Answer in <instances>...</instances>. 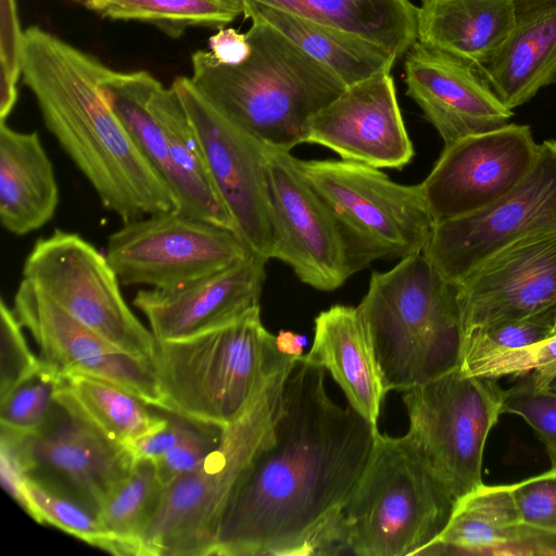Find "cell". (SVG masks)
Here are the masks:
<instances>
[{"instance_id": "39", "label": "cell", "mask_w": 556, "mask_h": 556, "mask_svg": "<svg viewBox=\"0 0 556 556\" xmlns=\"http://www.w3.org/2000/svg\"><path fill=\"white\" fill-rule=\"evenodd\" d=\"M23 326L13 308L5 301L0 302V399L14 388L36 375L42 367L40 357H36L22 331Z\"/></svg>"}, {"instance_id": "16", "label": "cell", "mask_w": 556, "mask_h": 556, "mask_svg": "<svg viewBox=\"0 0 556 556\" xmlns=\"http://www.w3.org/2000/svg\"><path fill=\"white\" fill-rule=\"evenodd\" d=\"M13 312L36 342L41 361L62 378L80 374L113 383L162 409L150 359L130 354L86 327L31 282L22 279Z\"/></svg>"}, {"instance_id": "22", "label": "cell", "mask_w": 556, "mask_h": 556, "mask_svg": "<svg viewBox=\"0 0 556 556\" xmlns=\"http://www.w3.org/2000/svg\"><path fill=\"white\" fill-rule=\"evenodd\" d=\"M515 23L503 45L473 67L514 110L556 84V0H513Z\"/></svg>"}, {"instance_id": "36", "label": "cell", "mask_w": 556, "mask_h": 556, "mask_svg": "<svg viewBox=\"0 0 556 556\" xmlns=\"http://www.w3.org/2000/svg\"><path fill=\"white\" fill-rule=\"evenodd\" d=\"M63 378L42 362L41 369L0 399V426L15 434L39 432L49 421Z\"/></svg>"}, {"instance_id": "31", "label": "cell", "mask_w": 556, "mask_h": 556, "mask_svg": "<svg viewBox=\"0 0 556 556\" xmlns=\"http://www.w3.org/2000/svg\"><path fill=\"white\" fill-rule=\"evenodd\" d=\"M159 83L144 71L121 73L108 67L100 88L136 147L168 187L170 163L165 136L149 108Z\"/></svg>"}, {"instance_id": "1", "label": "cell", "mask_w": 556, "mask_h": 556, "mask_svg": "<svg viewBox=\"0 0 556 556\" xmlns=\"http://www.w3.org/2000/svg\"><path fill=\"white\" fill-rule=\"evenodd\" d=\"M379 430L331 400L325 369L301 357L286 376L271 435L220 519L210 555H320Z\"/></svg>"}, {"instance_id": "26", "label": "cell", "mask_w": 556, "mask_h": 556, "mask_svg": "<svg viewBox=\"0 0 556 556\" xmlns=\"http://www.w3.org/2000/svg\"><path fill=\"white\" fill-rule=\"evenodd\" d=\"M514 23L513 0H421L417 40L476 67L503 45Z\"/></svg>"}, {"instance_id": "34", "label": "cell", "mask_w": 556, "mask_h": 556, "mask_svg": "<svg viewBox=\"0 0 556 556\" xmlns=\"http://www.w3.org/2000/svg\"><path fill=\"white\" fill-rule=\"evenodd\" d=\"M25 489L31 508L30 517L35 521L49 523L89 545L114 553L112 540L97 513L77 496L65 495L34 475H26Z\"/></svg>"}, {"instance_id": "45", "label": "cell", "mask_w": 556, "mask_h": 556, "mask_svg": "<svg viewBox=\"0 0 556 556\" xmlns=\"http://www.w3.org/2000/svg\"><path fill=\"white\" fill-rule=\"evenodd\" d=\"M26 472L4 446L0 445V476L3 489L30 516L31 508L25 489Z\"/></svg>"}, {"instance_id": "12", "label": "cell", "mask_w": 556, "mask_h": 556, "mask_svg": "<svg viewBox=\"0 0 556 556\" xmlns=\"http://www.w3.org/2000/svg\"><path fill=\"white\" fill-rule=\"evenodd\" d=\"M252 252L236 231L172 210L123 223L109 237L105 256L122 285L165 289Z\"/></svg>"}, {"instance_id": "47", "label": "cell", "mask_w": 556, "mask_h": 556, "mask_svg": "<svg viewBox=\"0 0 556 556\" xmlns=\"http://www.w3.org/2000/svg\"><path fill=\"white\" fill-rule=\"evenodd\" d=\"M545 388L556 391V375L548 381Z\"/></svg>"}, {"instance_id": "43", "label": "cell", "mask_w": 556, "mask_h": 556, "mask_svg": "<svg viewBox=\"0 0 556 556\" xmlns=\"http://www.w3.org/2000/svg\"><path fill=\"white\" fill-rule=\"evenodd\" d=\"M194 424V421L173 415L172 418H167V422L163 427L132 441L126 451L134 462L141 459L154 462L177 445Z\"/></svg>"}, {"instance_id": "21", "label": "cell", "mask_w": 556, "mask_h": 556, "mask_svg": "<svg viewBox=\"0 0 556 556\" xmlns=\"http://www.w3.org/2000/svg\"><path fill=\"white\" fill-rule=\"evenodd\" d=\"M267 261L252 252L231 266L187 283L139 290L132 304L147 317L156 341L190 336L260 306Z\"/></svg>"}, {"instance_id": "9", "label": "cell", "mask_w": 556, "mask_h": 556, "mask_svg": "<svg viewBox=\"0 0 556 556\" xmlns=\"http://www.w3.org/2000/svg\"><path fill=\"white\" fill-rule=\"evenodd\" d=\"M497 380L467 375L457 365L403 395L406 434L455 500L482 484L485 441L503 414Z\"/></svg>"}, {"instance_id": "10", "label": "cell", "mask_w": 556, "mask_h": 556, "mask_svg": "<svg viewBox=\"0 0 556 556\" xmlns=\"http://www.w3.org/2000/svg\"><path fill=\"white\" fill-rule=\"evenodd\" d=\"M23 279L111 343L152 361L156 339L125 302L105 254L81 236L55 229L39 238L24 262Z\"/></svg>"}, {"instance_id": "37", "label": "cell", "mask_w": 556, "mask_h": 556, "mask_svg": "<svg viewBox=\"0 0 556 556\" xmlns=\"http://www.w3.org/2000/svg\"><path fill=\"white\" fill-rule=\"evenodd\" d=\"M459 367L467 375L497 379L529 374L536 386L545 388L556 375V333L525 348L464 362Z\"/></svg>"}, {"instance_id": "44", "label": "cell", "mask_w": 556, "mask_h": 556, "mask_svg": "<svg viewBox=\"0 0 556 556\" xmlns=\"http://www.w3.org/2000/svg\"><path fill=\"white\" fill-rule=\"evenodd\" d=\"M208 46L213 55L224 64L236 65L243 62L251 52L247 34L235 28H220L210 37Z\"/></svg>"}, {"instance_id": "28", "label": "cell", "mask_w": 556, "mask_h": 556, "mask_svg": "<svg viewBox=\"0 0 556 556\" xmlns=\"http://www.w3.org/2000/svg\"><path fill=\"white\" fill-rule=\"evenodd\" d=\"M242 2L245 17L281 33L331 71L346 87L390 74L397 60L383 48L341 29L256 2Z\"/></svg>"}, {"instance_id": "29", "label": "cell", "mask_w": 556, "mask_h": 556, "mask_svg": "<svg viewBox=\"0 0 556 556\" xmlns=\"http://www.w3.org/2000/svg\"><path fill=\"white\" fill-rule=\"evenodd\" d=\"M331 26L372 42L396 59L417 40L409 0H245Z\"/></svg>"}, {"instance_id": "18", "label": "cell", "mask_w": 556, "mask_h": 556, "mask_svg": "<svg viewBox=\"0 0 556 556\" xmlns=\"http://www.w3.org/2000/svg\"><path fill=\"white\" fill-rule=\"evenodd\" d=\"M462 338L556 303V231L520 240L494 254L458 283Z\"/></svg>"}, {"instance_id": "15", "label": "cell", "mask_w": 556, "mask_h": 556, "mask_svg": "<svg viewBox=\"0 0 556 556\" xmlns=\"http://www.w3.org/2000/svg\"><path fill=\"white\" fill-rule=\"evenodd\" d=\"M538 150L530 127L519 124L444 146L420 184L435 223L471 213L506 194L530 172Z\"/></svg>"}, {"instance_id": "42", "label": "cell", "mask_w": 556, "mask_h": 556, "mask_svg": "<svg viewBox=\"0 0 556 556\" xmlns=\"http://www.w3.org/2000/svg\"><path fill=\"white\" fill-rule=\"evenodd\" d=\"M2 16L7 22V48L2 49L0 122L12 112L17 100L16 83L21 74L23 33L20 31L14 0H2Z\"/></svg>"}, {"instance_id": "33", "label": "cell", "mask_w": 556, "mask_h": 556, "mask_svg": "<svg viewBox=\"0 0 556 556\" xmlns=\"http://www.w3.org/2000/svg\"><path fill=\"white\" fill-rule=\"evenodd\" d=\"M113 20L151 23L167 35L179 36L187 27H218L243 14L242 0H77Z\"/></svg>"}, {"instance_id": "38", "label": "cell", "mask_w": 556, "mask_h": 556, "mask_svg": "<svg viewBox=\"0 0 556 556\" xmlns=\"http://www.w3.org/2000/svg\"><path fill=\"white\" fill-rule=\"evenodd\" d=\"M502 413L520 416L534 430L556 468V391L536 386L529 374L504 391Z\"/></svg>"}, {"instance_id": "20", "label": "cell", "mask_w": 556, "mask_h": 556, "mask_svg": "<svg viewBox=\"0 0 556 556\" xmlns=\"http://www.w3.org/2000/svg\"><path fill=\"white\" fill-rule=\"evenodd\" d=\"M406 94L444 146L501 127L514 115L465 61L416 40L404 54Z\"/></svg>"}, {"instance_id": "11", "label": "cell", "mask_w": 556, "mask_h": 556, "mask_svg": "<svg viewBox=\"0 0 556 556\" xmlns=\"http://www.w3.org/2000/svg\"><path fill=\"white\" fill-rule=\"evenodd\" d=\"M556 231V140L539 143L527 176L492 203L434 224L424 250L430 264L458 283L481 263L526 238Z\"/></svg>"}, {"instance_id": "19", "label": "cell", "mask_w": 556, "mask_h": 556, "mask_svg": "<svg viewBox=\"0 0 556 556\" xmlns=\"http://www.w3.org/2000/svg\"><path fill=\"white\" fill-rule=\"evenodd\" d=\"M58 405V404H56ZM37 433L0 431L7 447L27 475L45 469L62 478L76 496L96 513L110 493L129 475L134 459L93 429L58 405Z\"/></svg>"}, {"instance_id": "41", "label": "cell", "mask_w": 556, "mask_h": 556, "mask_svg": "<svg viewBox=\"0 0 556 556\" xmlns=\"http://www.w3.org/2000/svg\"><path fill=\"white\" fill-rule=\"evenodd\" d=\"M222 429L195 422L177 445L154 460L157 478L162 485L165 488L201 464L218 445Z\"/></svg>"}, {"instance_id": "46", "label": "cell", "mask_w": 556, "mask_h": 556, "mask_svg": "<svg viewBox=\"0 0 556 556\" xmlns=\"http://www.w3.org/2000/svg\"><path fill=\"white\" fill-rule=\"evenodd\" d=\"M306 343L305 337L290 330H281L276 336L278 350L289 356L301 357Z\"/></svg>"}, {"instance_id": "23", "label": "cell", "mask_w": 556, "mask_h": 556, "mask_svg": "<svg viewBox=\"0 0 556 556\" xmlns=\"http://www.w3.org/2000/svg\"><path fill=\"white\" fill-rule=\"evenodd\" d=\"M307 363L327 370L349 405L378 430L381 404L388 392L368 329L357 306L332 305L314 320Z\"/></svg>"}, {"instance_id": "17", "label": "cell", "mask_w": 556, "mask_h": 556, "mask_svg": "<svg viewBox=\"0 0 556 556\" xmlns=\"http://www.w3.org/2000/svg\"><path fill=\"white\" fill-rule=\"evenodd\" d=\"M304 143L377 168L401 169L415 154L390 74L348 86L313 115Z\"/></svg>"}, {"instance_id": "8", "label": "cell", "mask_w": 556, "mask_h": 556, "mask_svg": "<svg viewBox=\"0 0 556 556\" xmlns=\"http://www.w3.org/2000/svg\"><path fill=\"white\" fill-rule=\"evenodd\" d=\"M339 226L353 274L377 260L424 252L435 220L421 185H402L379 168L345 160H300Z\"/></svg>"}, {"instance_id": "40", "label": "cell", "mask_w": 556, "mask_h": 556, "mask_svg": "<svg viewBox=\"0 0 556 556\" xmlns=\"http://www.w3.org/2000/svg\"><path fill=\"white\" fill-rule=\"evenodd\" d=\"M509 486L520 521L556 533V468Z\"/></svg>"}, {"instance_id": "5", "label": "cell", "mask_w": 556, "mask_h": 556, "mask_svg": "<svg viewBox=\"0 0 556 556\" xmlns=\"http://www.w3.org/2000/svg\"><path fill=\"white\" fill-rule=\"evenodd\" d=\"M357 308L387 391H407L459 365L458 286L424 252L374 271Z\"/></svg>"}, {"instance_id": "27", "label": "cell", "mask_w": 556, "mask_h": 556, "mask_svg": "<svg viewBox=\"0 0 556 556\" xmlns=\"http://www.w3.org/2000/svg\"><path fill=\"white\" fill-rule=\"evenodd\" d=\"M525 527L509 484L482 483L456 500L444 529L418 555H518Z\"/></svg>"}, {"instance_id": "13", "label": "cell", "mask_w": 556, "mask_h": 556, "mask_svg": "<svg viewBox=\"0 0 556 556\" xmlns=\"http://www.w3.org/2000/svg\"><path fill=\"white\" fill-rule=\"evenodd\" d=\"M172 86L188 114L212 182L236 232L254 253L271 258L265 143L213 108L189 77H177Z\"/></svg>"}, {"instance_id": "35", "label": "cell", "mask_w": 556, "mask_h": 556, "mask_svg": "<svg viewBox=\"0 0 556 556\" xmlns=\"http://www.w3.org/2000/svg\"><path fill=\"white\" fill-rule=\"evenodd\" d=\"M556 333V303L531 315L476 328L462 338L459 364L525 348Z\"/></svg>"}, {"instance_id": "4", "label": "cell", "mask_w": 556, "mask_h": 556, "mask_svg": "<svg viewBox=\"0 0 556 556\" xmlns=\"http://www.w3.org/2000/svg\"><path fill=\"white\" fill-rule=\"evenodd\" d=\"M263 325L260 306L223 325L156 341L162 409L224 428L241 418L294 363Z\"/></svg>"}, {"instance_id": "3", "label": "cell", "mask_w": 556, "mask_h": 556, "mask_svg": "<svg viewBox=\"0 0 556 556\" xmlns=\"http://www.w3.org/2000/svg\"><path fill=\"white\" fill-rule=\"evenodd\" d=\"M249 56L236 65L210 51L192 55V85L220 114L263 143L291 151L309 119L346 86L269 25L252 21Z\"/></svg>"}, {"instance_id": "25", "label": "cell", "mask_w": 556, "mask_h": 556, "mask_svg": "<svg viewBox=\"0 0 556 556\" xmlns=\"http://www.w3.org/2000/svg\"><path fill=\"white\" fill-rule=\"evenodd\" d=\"M149 108L157 119L170 163L169 191L175 211L236 231L212 182L200 144L184 104L170 86L154 88Z\"/></svg>"}, {"instance_id": "2", "label": "cell", "mask_w": 556, "mask_h": 556, "mask_svg": "<svg viewBox=\"0 0 556 556\" xmlns=\"http://www.w3.org/2000/svg\"><path fill=\"white\" fill-rule=\"evenodd\" d=\"M108 67L38 26L23 33L21 74L47 129L123 223L176 208L100 88Z\"/></svg>"}, {"instance_id": "24", "label": "cell", "mask_w": 556, "mask_h": 556, "mask_svg": "<svg viewBox=\"0 0 556 556\" xmlns=\"http://www.w3.org/2000/svg\"><path fill=\"white\" fill-rule=\"evenodd\" d=\"M60 200L53 165L37 131L0 122V222L15 236L48 224Z\"/></svg>"}, {"instance_id": "14", "label": "cell", "mask_w": 556, "mask_h": 556, "mask_svg": "<svg viewBox=\"0 0 556 556\" xmlns=\"http://www.w3.org/2000/svg\"><path fill=\"white\" fill-rule=\"evenodd\" d=\"M265 155L271 258L314 289H338L354 274L334 216L289 150L265 144Z\"/></svg>"}, {"instance_id": "30", "label": "cell", "mask_w": 556, "mask_h": 556, "mask_svg": "<svg viewBox=\"0 0 556 556\" xmlns=\"http://www.w3.org/2000/svg\"><path fill=\"white\" fill-rule=\"evenodd\" d=\"M54 401L123 451L136 439L167 422V418L151 414L148 404L130 392L87 375L64 377Z\"/></svg>"}, {"instance_id": "6", "label": "cell", "mask_w": 556, "mask_h": 556, "mask_svg": "<svg viewBox=\"0 0 556 556\" xmlns=\"http://www.w3.org/2000/svg\"><path fill=\"white\" fill-rule=\"evenodd\" d=\"M455 502L407 434L378 432L367 466L330 528L327 554L418 555L444 529Z\"/></svg>"}, {"instance_id": "32", "label": "cell", "mask_w": 556, "mask_h": 556, "mask_svg": "<svg viewBox=\"0 0 556 556\" xmlns=\"http://www.w3.org/2000/svg\"><path fill=\"white\" fill-rule=\"evenodd\" d=\"M164 486L153 460H136L129 475L97 511L112 540L115 555L139 556L142 535L160 503Z\"/></svg>"}, {"instance_id": "7", "label": "cell", "mask_w": 556, "mask_h": 556, "mask_svg": "<svg viewBox=\"0 0 556 556\" xmlns=\"http://www.w3.org/2000/svg\"><path fill=\"white\" fill-rule=\"evenodd\" d=\"M291 367L274 379L241 418L222 429L218 445L201 464L163 489L142 535L139 556L211 554L236 486L271 435L283 380Z\"/></svg>"}]
</instances>
